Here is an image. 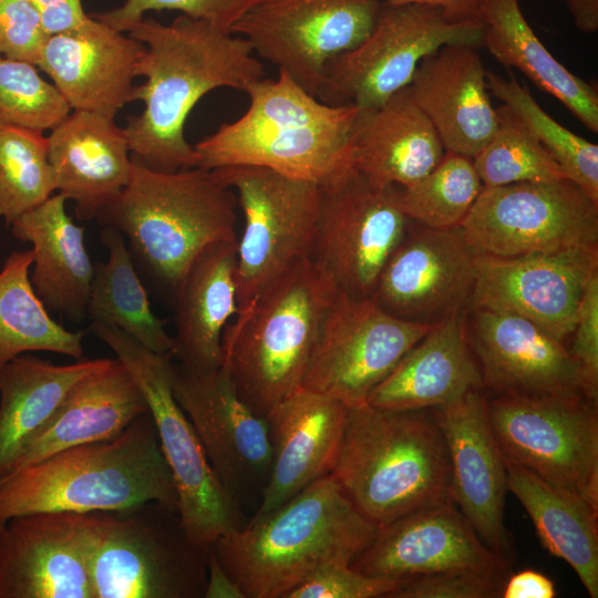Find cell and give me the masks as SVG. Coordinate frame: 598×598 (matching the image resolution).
Segmentation results:
<instances>
[{"label":"cell","instance_id":"cell-1","mask_svg":"<svg viewBox=\"0 0 598 598\" xmlns=\"http://www.w3.org/2000/svg\"><path fill=\"white\" fill-rule=\"evenodd\" d=\"M127 32L145 45L135 66L145 82L133 90L144 109L123 127L131 155L156 172L197 167L184 133L189 113L215 89L245 92L265 78L264 65L244 37L184 14L169 24L144 17Z\"/></svg>","mask_w":598,"mask_h":598},{"label":"cell","instance_id":"cell-2","mask_svg":"<svg viewBox=\"0 0 598 598\" xmlns=\"http://www.w3.org/2000/svg\"><path fill=\"white\" fill-rule=\"evenodd\" d=\"M377 529L327 474L213 547L245 598H285L320 570L350 565Z\"/></svg>","mask_w":598,"mask_h":598},{"label":"cell","instance_id":"cell-3","mask_svg":"<svg viewBox=\"0 0 598 598\" xmlns=\"http://www.w3.org/2000/svg\"><path fill=\"white\" fill-rule=\"evenodd\" d=\"M177 494L148 411L117 436L54 453L0 480V528L41 512L121 511Z\"/></svg>","mask_w":598,"mask_h":598},{"label":"cell","instance_id":"cell-4","mask_svg":"<svg viewBox=\"0 0 598 598\" xmlns=\"http://www.w3.org/2000/svg\"><path fill=\"white\" fill-rule=\"evenodd\" d=\"M329 474L377 527L452 501L447 447L434 411L348 406Z\"/></svg>","mask_w":598,"mask_h":598},{"label":"cell","instance_id":"cell-5","mask_svg":"<svg viewBox=\"0 0 598 598\" xmlns=\"http://www.w3.org/2000/svg\"><path fill=\"white\" fill-rule=\"evenodd\" d=\"M131 159L127 185L96 219L120 231L136 270L174 297L202 250L238 240L237 197L210 169L163 173Z\"/></svg>","mask_w":598,"mask_h":598},{"label":"cell","instance_id":"cell-6","mask_svg":"<svg viewBox=\"0 0 598 598\" xmlns=\"http://www.w3.org/2000/svg\"><path fill=\"white\" fill-rule=\"evenodd\" d=\"M245 92L247 111L195 146L198 167H266L318 185L352 165L351 133L359 109L321 102L285 71Z\"/></svg>","mask_w":598,"mask_h":598},{"label":"cell","instance_id":"cell-7","mask_svg":"<svg viewBox=\"0 0 598 598\" xmlns=\"http://www.w3.org/2000/svg\"><path fill=\"white\" fill-rule=\"evenodd\" d=\"M339 289L312 258L271 283L223 336V364L239 396L265 416L301 388L326 315Z\"/></svg>","mask_w":598,"mask_h":598},{"label":"cell","instance_id":"cell-8","mask_svg":"<svg viewBox=\"0 0 598 598\" xmlns=\"http://www.w3.org/2000/svg\"><path fill=\"white\" fill-rule=\"evenodd\" d=\"M78 526L94 598L204 597L209 550L189 542L177 508L78 513Z\"/></svg>","mask_w":598,"mask_h":598},{"label":"cell","instance_id":"cell-9","mask_svg":"<svg viewBox=\"0 0 598 598\" xmlns=\"http://www.w3.org/2000/svg\"><path fill=\"white\" fill-rule=\"evenodd\" d=\"M90 330L114 352L143 395L173 476L183 529L190 543L209 550L243 526L240 513L174 396L172 354L151 351L113 327L91 323Z\"/></svg>","mask_w":598,"mask_h":598},{"label":"cell","instance_id":"cell-10","mask_svg":"<svg viewBox=\"0 0 598 598\" xmlns=\"http://www.w3.org/2000/svg\"><path fill=\"white\" fill-rule=\"evenodd\" d=\"M480 19L454 20L442 9L382 1L368 37L330 60L317 99L334 106L372 109L412 82L421 61L446 44L481 47Z\"/></svg>","mask_w":598,"mask_h":598},{"label":"cell","instance_id":"cell-11","mask_svg":"<svg viewBox=\"0 0 598 598\" xmlns=\"http://www.w3.org/2000/svg\"><path fill=\"white\" fill-rule=\"evenodd\" d=\"M210 171L234 190L245 220L237 240L238 315L295 265L312 256L319 185L260 166Z\"/></svg>","mask_w":598,"mask_h":598},{"label":"cell","instance_id":"cell-12","mask_svg":"<svg viewBox=\"0 0 598 598\" xmlns=\"http://www.w3.org/2000/svg\"><path fill=\"white\" fill-rule=\"evenodd\" d=\"M487 414L506 460L598 507L597 403L582 394H497Z\"/></svg>","mask_w":598,"mask_h":598},{"label":"cell","instance_id":"cell-13","mask_svg":"<svg viewBox=\"0 0 598 598\" xmlns=\"http://www.w3.org/2000/svg\"><path fill=\"white\" fill-rule=\"evenodd\" d=\"M398 185L374 179L352 165L319 185L312 258L338 289L371 297L379 276L410 224Z\"/></svg>","mask_w":598,"mask_h":598},{"label":"cell","instance_id":"cell-14","mask_svg":"<svg viewBox=\"0 0 598 598\" xmlns=\"http://www.w3.org/2000/svg\"><path fill=\"white\" fill-rule=\"evenodd\" d=\"M461 227L478 254L550 252L598 244V204L567 178L484 187Z\"/></svg>","mask_w":598,"mask_h":598},{"label":"cell","instance_id":"cell-15","mask_svg":"<svg viewBox=\"0 0 598 598\" xmlns=\"http://www.w3.org/2000/svg\"><path fill=\"white\" fill-rule=\"evenodd\" d=\"M433 326L402 320L371 297L354 298L339 290L321 326L301 388L347 406L364 403Z\"/></svg>","mask_w":598,"mask_h":598},{"label":"cell","instance_id":"cell-16","mask_svg":"<svg viewBox=\"0 0 598 598\" xmlns=\"http://www.w3.org/2000/svg\"><path fill=\"white\" fill-rule=\"evenodd\" d=\"M382 0H264L231 32L317 96L330 60L360 44Z\"/></svg>","mask_w":598,"mask_h":598},{"label":"cell","instance_id":"cell-17","mask_svg":"<svg viewBox=\"0 0 598 598\" xmlns=\"http://www.w3.org/2000/svg\"><path fill=\"white\" fill-rule=\"evenodd\" d=\"M597 274L598 244L517 257L478 254L468 309L518 315L564 341Z\"/></svg>","mask_w":598,"mask_h":598},{"label":"cell","instance_id":"cell-18","mask_svg":"<svg viewBox=\"0 0 598 598\" xmlns=\"http://www.w3.org/2000/svg\"><path fill=\"white\" fill-rule=\"evenodd\" d=\"M477 255L461 226L435 229L410 220L371 298L396 318L435 324L468 309Z\"/></svg>","mask_w":598,"mask_h":598},{"label":"cell","instance_id":"cell-19","mask_svg":"<svg viewBox=\"0 0 598 598\" xmlns=\"http://www.w3.org/2000/svg\"><path fill=\"white\" fill-rule=\"evenodd\" d=\"M172 386L227 492L237 502L254 488L262 492L271 464L267 422L239 396L228 369L199 372L173 363Z\"/></svg>","mask_w":598,"mask_h":598},{"label":"cell","instance_id":"cell-20","mask_svg":"<svg viewBox=\"0 0 598 598\" xmlns=\"http://www.w3.org/2000/svg\"><path fill=\"white\" fill-rule=\"evenodd\" d=\"M451 467V496L480 538L506 564L512 553L504 523L507 475L482 389L437 409Z\"/></svg>","mask_w":598,"mask_h":598},{"label":"cell","instance_id":"cell-21","mask_svg":"<svg viewBox=\"0 0 598 598\" xmlns=\"http://www.w3.org/2000/svg\"><path fill=\"white\" fill-rule=\"evenodd\" d=\"M350 566L371 577L409 579L451 569L507 571L453 501L378 527Z\"/></svg>","mask_w":598,"mask_h":598},{"label":"cell","instance_id":"cell-22","mask_svg":"<svg viewBox=\"0 0 598 598\" xmlns=\"http://www.w3.org/2000/svg\"><path fill=\"white\" fill-rule=\"evenodd\" d=\"M467 334L483 386L497 394H581L578 370L564 341L515 313L467 309Z\"/></svg>","mask_w":598,"mask_h":598},{"label":"cell","instance_id":"cell-23","mask_svg":"<svg viewBox=\"0 0 598 598\" xmlns=\"http://www.w3.org/2000/svg\"><path fill=\"white\" fill-rule=\"evenodd\" d=\"M0 598H94L78 513H32L0 528Z\"/></svg>","mask_w":598,"mask_h":598},{"label":"cell","instance_id":"cell-24","mask_svg":"<svg viewBox=\"0 0 598 598\" xmlns=\"http://www.w3.org/2000/svg\"><path fill=\"white\" fill-rule=\"evenodd\" d=\"M145 45L89 16L78 29L50 35L38 66L76 111L114 118L133 101L135 66Z\"/></svg>","mask_w":598,"mask_h":598},{"label":"cell","instance_id":"cell-25","mask_svg":"<svg viewBox=\"0 0 598 598\" xmlns=\"http://www.w3.org/2000/svg\"><path fill=\"white\" fill-rule=\"evenodd\" d=\"M347 412L341 401L299 388L265 415L271 464L257 514L278 507L330 473Z\"/></svg>","mask_w":598,"mask_h":598},{"label":"cell","instance_id":"cell-26","mask_svg":"<svg viewBox=\"0 0 598 598\" xmlns=\"http://www.w3.org/2000/svg\"><path fill=\"white\" fill-rule=\"evenodd\" d=\"M413 102L437 132L445 152L473 158L498 127L477 48L446 44L423 59L410 83Z\"/></svg>","mask_w":598,"mask_h":598},{"label":"cell","instance_id":"cell-27","mask_svg":"<svg viewBox=\"0 0 598 598\" xmlns=\"http://www.w3.org/2000/svg\"><path fill=\"white\" fill-rule=\"evenodd\" d=\"M47 141L56 190L74 203L80 219L96 218L127 185L131 152L114 118L74 110Z\"/></svg>","mask_w":598,"mask_h":598},{"label":"cell","instance_id":"cell-28","mask_svg":"<svg viewBox=\"0 0 598 598\" xmlns=\"http://www.w3.org/2000/svg\"><path fill=\"white\" fill-rule=\"evenodd\" d=\"M476 389H483V380L464 308L435 323L371 391L367 403L399 411L437 409Z\"/></svg>","mask_w":598,"mask_h":598},{"label":"cell","instance_id":"cell-29","mask_svg":"<svg viewBox=\"0 0 598 598\" xmlns=\"http://www.w3.org/2000/svg\"><path fill=\"white\" fill-rule=\"evenodd\" d=\"M237 240L207 246L193 260L174 299L176 333L171 354L192 371L223 364V336L238 312L236 296Z\"/></svg>","mask_w":598,"mask_h":598},{"label":"cell","instance_id":"cell-30","mask_svg":"<svg viewBox=\"0 0 598 598\" xmlns=\"http://www.w3.org/2000/svg\"><path fill=\"white\" fill-rule=\"evenodd\" d=\"M66 198L58 193L13 223V236L32 245V288L49 311L73 322L86 318L94 275L85 247L84 227L65 210Z\"/></svg>","mask_w":598,"mask_h":598},{"label":"cell","instance_id":"cell-31","mask_svg":"<svg viewBox=\"0 0 598 598\" xmlns=\"http://www.w3.org/2000/svg\"><path fill=\"white\" fill-rule=\"evenodd\" d=\"M146 412V402L124 365L116 358L107 359L71 388L10 473L62 450L113 439Z\"/></svg>","mask_w":598,"mask_h":598},{"label":"cell","instance_id":"cell-32","mask_svg":"<svg viewBox=\"0 0 598 598\" xmlns=\"http://www.w3.org/2000/svg\"><path fill=\"white\" fill-rule=\"evenodd\" d=\"M444 154L437 132L408 86L377 107L359 109L351 133V162L363 174L406 187L429 174Z\"/></svg>","mask_w":598,"mask_h":598},{"label":"cell","instance_id":"cell-33","mask_svg":"<svg viewBox=\"0 0 598 598\" xmlns=\"http://www.w3.org/2000/svg\"><path fill=\"white\" fill-rule=\"evenodd\" d=\"M520 0H483L482 45L503 65L515 68L558 100L592 133L598 132L597 86L561 64L534 32Z\"/></svg>","mask_w":598,"mask_h":598},{"label":"cell","instance_id":"cell-34","mask_svg":"<svg viewBox=\"0 0 598 598\" xmlns=\"http://www.w3.org/2000/svg\"><path fill=\"white\" fill-rule=\"evenodd\" d=\"M104 359L53 364L24 353L0 370V480L51 420L71 388Z\"/></svg>","mask_w":598,"mask_h":598},{"label":"cell","instance_id":"cell-35","mask_svg":"<svg viewBox=\"0 0 598 598\" xmlns=\"http://www.w3.org/2000/svg\"><path fill=\"white\" fill-rule=\"evenodd\" d=\"M507 488L529 515L543 546L564 559L598 597V507L505 458Z\"/></svg>","mask_w":598,"mask_h":598},{"label":"cell","instance_id":"cell-36","mask_svg":"<svg viewBox=\"0 0 598 598\" xmlns=\"http://www.w3.org/2000/svg\"><path fill=\"white\" fill-rule=\"evenodd\" d=\"M100 239L107 259L94 264L86 317L91 323L125 332L151 351L171 353L173 337L166 330V321L152 310L124 236L112 227H103Z\"/></svg>","mask_w":598,"mask_h":598},{"label":"cell","instance_id":"cell-37","mask_svg":"<svg viewBox=\"0 0 598 598\" xmlns=\"http://www.w3.org/2000/svg\"><path fill=\"white\" fill-rule=\"evenodd\" d=\"M32 251H13L0 270V370L17 357L48 351L76 360L84 355L82 331L58 323L30 281Z\"/></svg>","mask_w":598,"mask_h":598},{"label":"cell","instance_id":"cell-38","mask_svg":"<svg viewBox=\"0 0 598 598\" xmlns=\"http://www.w3.org/2000/svg\"><path fill=\"white\" fill-rule=\"evenodd\" d=\"M489 93L498 99L520 125L546 150L565 178L598 204V145L554 120L512 74L507 79L486 70Z\"/></svg>","mask_w":598,"mask_h":598},{"label":"cell","instance_id":"cell-39","mask_svg":"<svg viewBox=\"0 0 598 598\" xmlns=\"http://www.w3.org/2000/svg\"><path fill=\"white\" fill-rule=\"evenodd\" d=\"M483 188L472 158L445 152L429 174L401 187L400 202L409 220L447 229L461 226Z\"/></svg>","mask_w":598,"mask_h":598},{"label":"cell","instance_id":"cell-40","mask_svg":"<svg viewBox=\"0 0 598 598\" xmlns=\"http://www.w3.org/2000/svg\"><path fill=\"white\" fill-rule=\"evenodd\" d=\"M56 190L41 132L0 124V216L11 225Z\"/></svg>","mask_w":598,"mask_h":598},{"label":"cell","instance_id":"cell-41","mask_svg":"<svg viewBox=\"0 0 598 598\" xmlns=\"http://www.w3.org/2000/svg\"><path fill=\"white\" fill-rule=\"evenodd\" d=\"M498 127L474 156V167L484 187L565 178L546 150L503 104L496 109Z\"/></svg>","mask_w":598,"mask_h":598},{"label":"cell","instance_id":"cell-42","mask_svg":"<svg viewBox=\"0 0 598 598\" xmlns=\"http://www.w3.org/2000/svg\"><path fill=\"white\" fill-rule=\"evenodd\" d=\"M71 110L35 65L0 58V124L43 133L60 124Z\"/></svg>","mask_w":598,"mask_h":598},{"label":"cell","instance_id":"cell-43","mask_svg":"<svg viewBox=\"0 0 598 598\" xmlns=\"http://www.w3.org/2000/svg\"><path fill=\"white\" fill-rule=\"evenodd\" d=\"M264 0H125L113 10L91 14L112 29L124 32L151 10H177L193 19L205 20L230 31L245 13Z\"/></svg>","mask_w":598,"mask_h":598},{"label":"cell","instance_id":"cell-44","mask_svg":"<svg viewBox=\"0 0 598 598\" xmlns=\"http://www.w3.org/2000/svg\"><path fill=\"white\" fill-rule=\"evenodd\" d=\"M507 571L451 569L403 579L389 598H499Z\"/></svg>","mask_w":598,"mask_h":598},{"label":"cell","instance_id":"cell-45","mask_svg":"<svg viewBox=\"0 0 598 598\" xmlns=\"http://www.w3.org/2000/svg\"><path fill=\"white\" fill-rule=\"evenodd\" d=\"M49 37L30 0H0V58L38 66Z\"/></svg>","mask_w":598,"mask_h":598},{"label":"cell","instance_id":"cell-46","mask_svg":"<svg viewBox=\"0 0 598 598\" xmlns=\"http://www.w3.org/2000/svg\"><path fill=\"white\" fill-rule=\"evenodd\" d=\"M402 581L371 577L350 565H334L320 570L290 590L285 598H389Z\"/></svg>","mask_w":598,"mask_h":598},{"label":"cell","instance_id":"cell-47","mask_svg":"<svg viewBox=\"0 0 598 598\" xmlns=\"http://www.w3.org/2000/svg\"><path fill=\"white\" fill-rule=\"evenodd\" d=\"M573 333L574 343L569 353L577 365L580 392L587 400L597 403L598 274L590 279L584 292Z\"/></svg>","mask_w":598,"mask_h":598},{"label":"cell","instance_id":"cell-48","mask_svg":"<svg viewBox=\"0 0 598 598\" xmlns=\"http://www.w3.org/2000/svg\"><path fill=\"white\" fill-rule=\"evenodd\" d=\"M38 9L49 35L68 32L81 27L87 19L81 0H30Z\"/></svg>","mask_w":598,"mask_h":598},{"label":"cell","instance_id":"cell-49","mask_svg":"<svg viewBox=\"0 0 598 598\" xmlns=\"http://www.w3.org/2000/svg\"><path fill=\"white\" fill-rule=\"evenodd\" d=\"M503 598H554L556 589L554 582L544 574L525 569L507 576Z\"/></svg>","mask_w":598,"mask_h":598},{"label":"cell","instance_id":"cell-50","mask_svg":"<svg viewBox=\"0 0 598 598\" xmlns=\"http://www.w3.org/2000/svg\"><path fill=\"white\" fill-rule=\"evenodd\" d=\"M206 598H245L241 589L219 561L212 546L207 558Z\"/></svg>","mask_w":598,"mask_h":598},{"label":"cell","instance_id":"cell-51","mask_svg":"<svg viewBox=\"0 0 598 598\" xmlns=\"http://www.w3.org/2000/svg\"><path fill=\"white\" fill-rule=\"evenodd\" d=\"M391 3H420L442 9L451 19H480V8L483 0H382Z\"/></svg>","mask_w":598,"mask_h":598},{"label":"cell","instance_id":"cell-52","mask_svg":"<svg viewBox=\"0 0 598 598\" xmlns=\"http://www.w3.org/2000/svg\"><path fill=\"white\" fill-rule=\"evenodd\" d=\"M575 25L584 33L598 30V0H564Z\"/></svg>","mask_w":598,"mask_h":598}]
</instances>
